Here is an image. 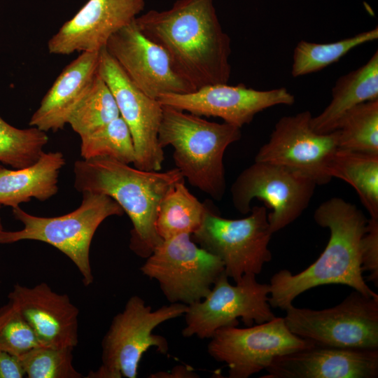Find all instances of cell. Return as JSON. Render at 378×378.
<instances>
[{"instance_id":"cell-1","label":"cell","mask_w":378,"mask_h":378,"mask_svg":"<svg viewBox=\"0 0 378 378\" xmlns=\"http://www.w3.org/2000/svg\"><path fill=\"white\" fill-rule=\"evenodd\" d=\"M135 22L166 51L175 70L195 90L228 83L231 41L222 29L214 0H176L169 9L148 10Z\"/></svg>"},{"instance_id":"cell-2","label":"cell","mask_w":378,"mask_h":378,"mask_svg":"<svg viewBox=\"0 0 378 378\" xmlns=\"http://www.w3.org/2000/svg\"><path fill=\"white\" fill-rule=\"evenodd\" d=\"M315 222L329 230L328 244L317 260L297 274L281 270L270 279L269 304L286 310L311 288L328 284L348 286L367 296L378 295L366 284L360 263V241L368 219L357 206L340 197L321 204Z\"/></svg>"},{"instance_id":"cell-3","label":"cell","mask_w":378,"mask_h":378,"mask_svg":"<svg viewBox=\"0 0 378 378\" xmlns=\"http://www.w3.org/2000/svg\"><path fill=\"white\" fill-rule=\"evenodd\" d=\"M74 174L76 190L108 195L121 206L132 225L130 248L148 258L162 241L155 227L159 206L176 184L185 181L181 172L176 167L142 170L102 157L76 160Z\"/></svg>"},{"instance_id":"cell-4","label":"cell","mask_w":378,"mask_h":378,"mask_svg":"<svg viewBox=\"0 0 378 378\" xmlns=\"http://www.w3.org/2000/svg\"><path fill=\"white\" fill-rule=\"evenodd\" d=\"M241 136L237 126L162 106L160 146H172L176 167L184 178L215 200H221L226 189L225 151Z\"/></svg>"},{"instance_id":"cell-5","label":"cell","mask_w":378,"mask_h":378,"mask_svg":"<svg viewBox=\"0 0 378 378\" xmlns=\"http://www.w3.org/2000/svg\"><path fill=\"white\" fill-rule=\"evenodd\" d=\"M13 217L23 224L17 231L0 232V244L22 240L47 243L65 254L76 266L85 286L94 281L90 262V248L101 223L112 216H122L121 206L111 197L83 192L80 205L63 216L41 217L29 214L20 206L13 208Z\"/></svg>"},{"instance_id":"cell-6","label":"cell","mask_w":378,"mask_h":378,"mask_svg":"<svg viewBox=\"0 0 378 378\" xmlns=\"http://www.w3.org/2000/svg\"><path fill=\"white\" fill-rule=\"evenodd\" d=\"M188 306L170 303L153 310L137 295L130 297L123 310L113 318L102 342V363L88 378H136L143 354L151 347L167 354L162 336L153 333L161 323L184 315Z\"/></svg>"},{"instance_id":"cell-7","label":"cell","mask_w":378,"mask_h":378,"mask_svg":"<svg viewBox=\"0 0 378 378\" xmlns=\"http://www.w3.org/2000/svg\"><path fill=\"white\" fill-rule=\"evenodd\" d=\"M246 218L228 219L209 202L201 227L191 234L197 244L222 261L225 274L234 282L244 274H259L272 259L267 207L254 206Z\"/></svg>"},{"instance_id":"cell-8","label":"cell","mask_w":378,"mask_h":378,"mask_svg":"<svg viewBox=\"0 0 378 378\" xmlns=\"http://www.w3.org/2000/svg\"><path fill=\"white\" fill-rule=\"evenodd\" d=\"M286 325L313 345L345 349H378V295L354 290L339 304L314 310L291 305Z\"/></svg>"},{"instance_id":"cell-9","label":"cell","mask_w":378,"mask_h":378,"mask_svg":"<svg viewBox=\"0 0 378 378\" xmlns=\"http://www.w3.org/2000/svg\"><path fill=\"white\" fill-rule=\"evenodd\" d=\"M146 259L140 271L158 281L170 303L188 306L203 300L224 272L222 261L190 234L163 239Z\"/></svg>"},{"instance_id":"cell-10","label":"cell","mask_w":378,"mask_h":378,"mask_svg":"<svg viewBox=\"0 0 378 378\" xmlns=\"http://www.w3.org/2000/svg\"><path fill=\"white\" fill-rule=\"evenodd\" d=\"M228 278L224 271L206 298L188 305L183 337L210 339L220 328L237 326L238 318L251 326L276 316L268 302L270 284L259 283L254 274H244L234 285Z\"/></svg>"},{"instance_id":"cell-11","label":"cell","mask_w":378,"mask_h":378,"mask_svg":"<svg viewBox=\"0 0 378 378\" xmlns=\"http://www.w3.org/2000/svg\"><path fill=\"white\" fill-rule=\"evenodd\" d=\"M316 186L311 178L288 168L255 161L239 174L230 191L234 207L242 214L250 212L255 198L271 209L267 220L274 234L301 216Z\"/></svg>"},{"instance_id":"cell-12","label":"cell","mask_w":378,"mask_h":378,"mask_svg":"<svg viewBox=\"0 0 378 378\" xmlns=\"http://www.w3.org/2000/svg\"><path fill=\"white\" fill-rule=\"evenodd\" d=\"M207 346L209 354L228 368L230 378H248L266 368L277 357L312 346L293 334L284 318L247 326L218 329Z\"/></svg>"},{"instance_id":"cell-13","label":"cell","mask_w":378,"mask_h":378,"mask_svg":"<svg viewBox=\"0 0 378 378\" xmlns=\"http://www.w3.org/2000/svg\"><path fill=\"white\" fill-rule=\"evenodd\" d=\"M312 115L304 111L281 118L255 161L277 164L302 174L316 185L329 183L328 162L337 148V132L318 134L311 126Z\"/></svg>"},{"instance_id":"cell-14","label":"cell","mask_w":378,"mask_h":378,"mask_svg":"<svg viewBox=\"0 0 378 378\" xmlns=\"http://www.w3.org/2000/svg\"><path fill=\"white\" fill-rule=\"evenodd\" d=\"M98 74L116 102L120 116L127 124L134 143V167L160 171L164 156L158 141L162 106L135 86L105 48L100 50Z\"/></svg>"},{"instance_id":"cell-15","label":"cell","mask_w":378,"mask_h":378,"mask_svg":"<svg viewBox=\"0 0 378 378\" xmlns=\"http://www.w3.org/2000/svg\"><path fill=\"white\" fill-rule=\"evenodd\" d=\"M104 48L132 83L153 99L195 90L175 70L166 51L141 32L135 20L113 34Z\"/></svg>"},{"instance_id":"cell-16","label":"cell","mask_w":378,"mask_h":378,"mask_svg":"<svg viewBox=\"0 0 378 378\" xmlns=\"http://www.w3.org/2000/svg\"><path fill=\"white\" fill-rule=\"evenodd\" d=\"M158 101L197 115L218 117L241 128L259 112L277 105H293L295 97L286 88L258 90L244 84L209 85L193 92L163 94Z\"/></svg>"},{"instance_id":"cell-17","label":"cell","mask_w":378,"mask_h":378,"mask_svg":"<svg viewBox=\"0 0 378 378\" xmlns=\"http://www.w3.org/2000/svg\"><path fill=\"white\" fill-rule=\"evenodd\" d=\"M146 0H88L48 41L49 53L99 51L110 37L132 23Z\"/></svg>"},{"instance_id":"cell-18","label":"cell","mask_w":378,"mask_h":378,"mask_svg":"<svg viewBox=\"0 0 378 378\" xmlns=\"http://www.w3.org/2000/svg\"><path fill=\"white\" fill-rule=\"evenodd\" d=\"M262 378H377L378 349L316 346L276 358Z\"/></svg>"},{"instance_id":"cell-19","label":"cell","mask_w":378,"mask_h":378,"mask_svg":"<svg viewBox=\"0 0 378 378\" xmlns=\"http://www.w3.org/2000/svg\"><path fill=\"white\" fill-rule=\"evenodd\" d=\"M8 298L32 328L41 345L76 346L79 311L67 295L53 291L46 283L31 288L15 284Z\"/></svg>"},{"instance_id":"cell-20","label":"cell","mask_w":378,"mask_h":378,"mask_svg":"<svg viewBox=\"0 0 378 378\" xmlns=\"http://www.w3.org/2000/svg\"><path fill=\"white\" fill-rule=\"evenodd\" d=\"M99 51L83 52L57 76L31 115L29 125L57 132L69 119L98 74Z\"/></svg>"},{"instance_id":"cell-21","label":"cell","mask_w":378,"mask_h":378,"mask_svg":"<svg viewBox=\"0 0 378 378\" xmlns=\"http://www.w3.org/2000/svg\"><path fill=\"white\" fill-rule=\"evenodd\" d=\"M65 163L61 152H44L27 167L11 170L0 166V204L14 208L31 198L50 199L58 191V176Z\"/></svg>"},{"instance_id":"cell-22","label":"cell","mask_w":378,"mask_h":378,"mask_svg":"<svg viewBox=\"0 0 378 378\" xmlns=\"http://www.w3.org/2000/svg\"><path fill=\"white\" fill-rule=\"evenodd\" d=\"M331 92L329 104L311 120L313 130L318 134L335 131L342 117L355 106L378 99V51L365 64L340 76Z\"/></svg>"},{"instance_id":"cell-23","label":"cell","mask_w":378,"mask_h":378,"mask_svg":"<svg viewBox=\"0 0 378 378\" xmlns=\"http://www.w3.org/2000/svg\"><path fill=\"white\" fill-rule=\"evenodd\" d=\"M328 173L351 186L370 218L378 219V154L337 148Z\"/></svg>"},{"instance_id":"cell-24","label":"cell","mask_w":378,"mask_h":378,"mask_svg":"<svg viewBox=\"0 0 378 378\" xmlns=\"http://www.w3.org/2000/svg\"><path fill=\"white\" fill-rule=\"evenodd\" d=\"M209 202H201L187 188L184 181L176 184L159 206L155 227L162 239L182 234H192L202 225Z\"/></svg>"},{"instance_id":"cell-25","label":"cell","mask_w":378,"mask_h":378,"mask_svg":"<svg viewBox=\"0 0 378 378\" xmlns=\"http://www.w3.org/2000/svg\"><path fill=\"white\" fill-rule=\"evenodd\" d=\"M378 38V27L353 36L328 43L300 41L293 51L291 75L299 77L322 70L337 62L352 49Z\"/></svg>"},{"instance_id":"cell-26","label":"cell","mask_w":378,"mask_h":378,"mask_svg":"<svg viewBox=\"0 0 378 378\" xmlns=\"http://www.w3.org/2000/svg\"><path fill=\"white\" fill-rule=\"evenodd\" d=\"M335 131L338 148L378 154V99L349 109Z\"/></svg>"},{"instance_id":"cell-27","label":"cell","mask_w":378,"mask_h":378,"mask_svg":"<svg viewBox=\"0 0 378 378\" xmlns=\"http://www.w3.org/2000/svg\"><path fill=\"white\" fill-rule=\"evenodd\" d=\"M120 116L112 92L99 74L71 115L68 124L80 138L89 135Z\"/></svg>"},{"instance_id":"cell-28","label":"cell","mask_w":378,"mask_h":378,"mask_svg":"<svg viewBox=\"0 0 378 378\" xmlns=\"http://www.w3.org/2000/svg\"><path fill=\"white\" fill-rule=\"evenodd\" d=\"M48 141L46 132L31 127L17 128L0 116V162L15 169L29 167L44 153Z\"/></svg>"},{"instance_id":"cell-29","label":"cell","mask_w":378,"mask_h":378,"mask_svg":"<svg viewBox=\"0 0 378 378\" xmlns=\"http://www.w3.org/2000/svg\"><path fill=\"white\" fill-rule=\"evenodd\" d=\"M84 160L106 157L125 164L134 163L135 150L130 131L119 116L93 133L80 137Z\"/></svg>"},{"instance_id":"cell-30","label":"cell","mask_w":378,"mask_h":378,"mask_svg":"<svg viewBox=\"0 0 378 378\" xmlns=\"http://www.w3.org/2000/svg\"><path fill=\"white\" fill-rule=\"evenodd\" d=\"M73 348L38 346L18 356L27 378H81L73 365Z\"/></svg>"},{"instance_id":"cell-31","label":"cell","mask_w":378,"mask_h":378,"mask_svg":"<svg viewBox=\"0 0 378 378\" xmlns=\"http://www.w3.org/2000/svg\"><path fill=\"white\" fill-rule=\"evenodd\" d=\"M38 346L32 328L8 301L0 308V349L20 356Z\"/></svg>"},{"instance_id":"cell-32","label":"cell","mask_w":378,"mask_h":378,"mask_svg":"<svg viewBox=\"0 0 378 378\" xmlns=\"http://www.w3.org/2000/svg\"><path fill=\"white\" fill-rule=\"evenodd\" d=\"M360 263L363 272L369 273L368 281L378 286V219H368L360 241Z\"/></svg>"},{"instance_id":"cell-33","label":"cell","mask_w":378,"mask_h":378,"mask_svg":"<svg viewBox=\"0 0 378 378\" xmlns=\"http://www.w3.org/2000/svg\"><path fill=\"white\" fill-rule=\"evenodd\" d=\"M25 374L19 356L0 349V378H22Z\"/></svg>"},{"instance_id":"cell-34","label":"cell","mask_w":378,"mask_h":378,"mask_svg":"<svg viewBox=\"0 0 378 378\" xmlns=\"http://www.w3.org/2000/svg\"><path fill=\"white\" fill-rule=\"evenodd\" d=\"M197 374L191 370L185 367L178 366L170 373L159 372L154 374V377H197Z\"/></svg>"},{"instance_id":"cell-35","label":"cell","mask_w":378,"mask_h":378,"mask_svg":"<svg viewBox=\"0 0 378 378\" xmlns=\"http://www.w3.org/2000/svg\"><path fill=\"white\" fill-rule=\"evenodd\" d=\"M1 204H0V209H1ZM4 230L3 229V225H2V223H1V217H0V232Z\"/></svg>"}]
</instances>
